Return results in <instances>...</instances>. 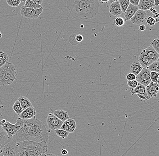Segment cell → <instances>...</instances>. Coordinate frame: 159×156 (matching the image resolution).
Here are the masks:
<instances>
[{"instance_id":"1","label":"cell","mask_w":159,"mask_h":156,"mask_svg":"<svg viewBox=\"0 0 159 156\" xmlns=\"http://www.w3.org/2000/svg\"><path fill=\"white\" fill-rule=\"evenodd\" d=\"M49 133L44 124L35 117L23 120L21 128L12 138L16 143L30 141L36 142H47Z\"/></svg>"},{"instance_id":"39","label":"cell","mask_w":159,"mask_h":156,"mask_svg":"<svg viewBox=\"0 0 159 156\" xmlns=\"http://www.w3.org/2000/svg\"><path fill=\"white\" fill-rule=\"evenodd\" d=\"M31 1H32L35 3L37 4L40 5H41L43 2V0H31Z\"/></svg>"},{"instance_id":"16","label":"cell","mask_w":159,"mask_h":156,"mask_svg":"<svg viewBox=\"0 0 159 156\" xmlns=\"http://www.w3.org/2000/svg\"><path fill=\"white\" fill-rule=\"evenodd\" d=\"M154 7L155 3L154 0H140L138 6L139 10L144 11L149 10Z\"/></svg>"},{"instance_id":"13","label":"cell","mask_w":159,"mask_h":156,"mask_svg":"<svg viewBox=\"0 0 159 156\" xmlns=\"http://www.w3.org/2000/svg\"><path fill=\"white\" fill-rule=\"evenodd\" d=\"M76 127V122L74 119L68 118L66 121L63 122V124L60 129L69 133H73L75 131Z\"/></svg>"},{"instance_id":"44","label":"cell","mask_w":159,"mask_h":156,"mask_svg":"<svg viewBox=\"0 0 159 156\" xmlns=\"http://www.w3.org/2000/svg\"><path fill=\"white\" fill-rule=\"evenodd\" d=\"M45 156H57L55 154H45Z\"/></svg>"},{"instance_id":"34","label":"cell","mask_w":159,"mask_h":156,"mask_svg":"<svg viewBox=\"0 0 159 156\" xmlns=\"http://www.w3.org/2000/svg\"><path fill=\"white\" fill-rule=\"evenodd\" d=\"M138 83L136 80H128L127 84L130 88H135L138 86Z\"/></svg>"},{"instance_id":"22","label":"cell","mask_w":159,"mask_h":156,"mask_svg":"<svg viewBox=\"0 0 159 156\" xmlns=\"http://www.w3.org/2000/svg\"><path fill=\"white\" fill-rule=\"evenodd\" d=\"M17 100L19 102L23 110H25L28 107H33L32 104L29 99L25 96H21L18 98Z\"/></svg>"},{"instance_id":"33","label":"cell","mask_w":159,"mask_h":156,"mask_svg":"<svg viewBox=\"0 0 159 156\" xmlns=\"http://www.w3.org/2000/svg\"><path fill=\"white\" fill-rule=\"evenodd\" d=\"M159 38H156L151 43V46L153 47L154 49L157 51V52L159 53Z\"/></svg>"},{"instance_id":"14","label":"cell","mask_w":159,"mask_h":156,"mask_svg":"<svg viewBox=\"0 0 159 156\" xmlns=\"http://www.w3.org/2000/svg\"><path fill=\"white\" fill-rule=\"evenodd\" d=\"M36 111L34 107H28L24 110L22 113L19 116L18 118L23 120H28L35 117Z\"/></svg>"},{"instance_id":"17","label":"cell","mask_w":159,"mask_h":156,"mask_svg":"<svg viewBox=\"0 0 159 156\" xmlns=\"http://www.w3.org/2000/svg\"><path fill=\"white\" fill-rule=\"evenodd\" d=\"M139 10L138 6H134L130 3L128 8L124 13V20L128 21L131 19Z\"/></svg>"},{"instance_id":"37","label":"cell","mask_w":159,"mask_h":156,"mask_svg":"<svg viewBox=\"0 0 159 156\" xmlns=\"http://www.w3.org/2000/svg\"><path fill=\"white\" fill-rule=\"evenodd\" d=\"M75 39L77 42H80L83 40V37L81 35L77 34V35L75 36Z\"/></svg>"},{"instance_id":"46","label":"cell","mask_w":159,"mask_h":156,"mask_svg":"<svg viewBox=\"0 0 159 156\" xmlns=\"http://www.w3.org/2000/svg\"><path fill=\"white\" fill-rule=\"evenodd\" d=\"M3 131V129H2V126H1V125H0V133H1V132L2 131Z\"/></svg>"},{"instance_id":"4","label":"cell","mask_w":159,"mask_h":156,"mask_svg":"<svg viewBox=\"0 0 159 156\" xmlns=\"http://www.w3.org/2000/svg\"><path fill=\"white\" fill-rule=\"evenodd\" d=\"M17 75L16 69L12 63L8 62L0 67V86L11 85Z\"/></svg>"},{"instance_id":"47","label":"cell","mask_w":159,"mask_h":156,"mask_svg":"<svg viewBox=\"0 0 159 156\" xmlns=\"http://www.w3.org/2000/svg\"><path fill=\"white\" fill-rule=\"evenodd\" d=\"M27 0H20L21 2H25Z\"/></svg>"},{"instance_id":"45","label":"cell","mask_w":159,"mask_h":156,"mask_svg":"<svg viewBox=\"0 0 159 156\" xmlns=\"http://www.w3.org/2000/svg\"><path fill=\"white\" fill-rule=\"evenodd\" d=\"M118 0H109V2L110 3H112V2H116V1H118Z\"/></svg>"},{"instance_id":"20","label":"cell","mask_w":159,"mask_h":156,"mask_svg":"<svg viewBox=\"0 0 159 156\" xmlns=\"http://www.w3.org/2000/svg\"><path fill=\"white\" fill-rule=\"evenodd\" d=\"M51 113L55 117L58 118L61 121L64 122L69 118L68 113L62 110H57L56 111L52 110Z\"/></svg>"},{"instance_id":"8","label":"cell","mask_w":159,"mask_h":156,"mask_svg":"<svg viewBox=\"0 0 159 156\" xmlns=\"http://www.w3.org/2000/svg\"><path fill=\"white\" fill-rule=\"evenodd\" d=\"M150 73L151 71L148 68H143L140 73L136 75V80L138 83L146 87L151 82Z\"/></svg>"},{"instance_id":"6","label":"cell","mask_w":159,"mask_h":156,"mask_svg":"<svg viewBox=\"0 0 159 156\" xmlns=\"http://www.w3.org/2000/svg\"><path fill=\"white\" fill-rule=\"evenodd\" d=\"M0 156H19L17 143L11 139L0 149Z\"/></svg>"},{"instance_id":"27","label":"cell","mask_w":159,"mask_h":156,"mask_svg":"<svg viewBox=\"0 0 159 156\" xmlns=\"http://www.w3.org/2000/svg\"><path fill=\"white\" fill-rule=\"evenodd\" d=\"M159 60H158L151 64L147 68H148L151 72L154 71L159 73Z\"/></svg>"},{"instance_id":"42","label":"cell","mask_w":159,"mask_h":156,"mask_svg":"<svg viewBox=\"0 0 159 156\" xmlns=\"http://www.w3.org/2000/svg\"><path fill=\"white\" fill-rule=\"evenodd\" d=\"M155 7H158L159 4V0H154Z\"/></svg>"},{"instance_id":"49","label":"cell","mask_w":159,"mask_h":156,"mask_svg":"<svg viewBox=\"0 0 159 156\" xmlns=\"http://www.w3.org/2000/svg\"><path fill=\"white\" fill-rule=\"evenodd\" d=\"M45 154H42L40 155L39 156H45Z\"/></svg>"},{"instance_id":"3","label":"cell","mask_w":159,"mask_h":156,"mask_svg":"<svg viewBox=\"0 0 159 156\" xmlns=\"http://www.w3.org/2000/svg\"><path fill=\"white\" fill-rule=\"evenodd\" d=\"M19 156H39L45 154L48 146L46 142L25 141L17 143Z\"/></svg>"},{"instance_id":"41","label":"cell","mask_w":159,"mask_h":156,"mask_svg":"<svg viewBox=\"0 0 159 156\" xmlns=\"http://www.w3.org/2000/svg\"><path fill=\"white\" fill-rule=\"evenodd\" d=\"M139 29L140 30L142 31H143L146 30V26L144 25H140Z\"/></svg>"},{"instance_id":"21","label":"cell","mask_w":159,"mask_h":156,"mask_svg":"<svg viewBox=\"0 0 159 156\" xmlns=\"http://www.w3.org/2000/svg\"><path fill=\"white\" fill-rule=\"evenodd\" d=\"M143 69V66L140 64L139 61H135L130 66V72L131 73L134 74L136 76L140 73Z\"/></svg>"},{"instance_id":"23","label":"cell","mask_w":159,"mask_h":156,"mask_svg":"<svg viewBox=\"0 0 159 156\" xmlns=\"http://www.w3.org/2000/svg\"><path fill=\"white\" fill-rule=\"evenodd\" d=\"M11 140L6 131L4 130L2 131L0 133V149Z\"/></svg>"},{"instance_id":"11","label":"cell","mask_w":159,"mask_h":156,"mask_svg":"<svg viewBox=\"0 0 159 156\" xmlns=\"http://www.w3.org/2000/svg\"><path fill=\"white\" fill-rule=\"evenodd\" d=\"M147 17L146 11L139 9L130 20L133 24H141L146 20Z\"/></svg>"},{"instance_id":"9","label":"cell","mask_w":159,"mask_h":156,"mask_svg":"<svg viewBox=\"0 0 159 156\" xmlns=\"http://www.w3.org/2000/svg\"><path fill=\"white\" fill-rule=\"evenodd\" d=\"M47 123L50 130L55 131L61 128L63 122L51 113L48 114L47 118Z\"/></svg>"},{"instance_id":"28","label":"cell","mask_w":159,"mask_h":156,"mask_svg":"<svg viewBox=\"0 0 159 156\" xmlns=\"http://www.w3.org/2000/svg\"><path fill=\"white\" fill-rule=\"evenodd\" d=\"M55 132L56 134L58 136V137H61L62 139H65L69 135V132L66 131L64 130H61V129H57L55 130Z\"/></svg>"},{"instance_id":"26","label":"cell","mask_w":159,"mask_h":156,"mask_svg":"<svg viewBox=\"0 0 159 156\" xmlns=\"http://www.w3.org/2000/svg\"><path fill=\"white\" fill-rule=\"evenodd\" d=\"M12 108L14 112H16V114H17L18 116H19L24 110L22 107L21 106L18 100H17L15 102Z\"/></svg>"},{"instance_id":"15","label":"cell","mask_w":159,"mask_h":156,"mask_svg":"<svg viewBox=\"0 0 159 156\" xmlns=\"http://www.w3.org/2000/svg\"><path fill=\"white\" fill-rule=\"evenodd\" d=\"M109 12L111 15L115 16H118L123 13L119 1H116L110 4Z\"/></svg>"},{"instance_id":"36","label":"cell","mask_w":159,"mask_h":156,"mask_svg":"<svg viewBox=\"0 0 159 156\" xmlns=\"http://www.w3.org/2000/svg\"><path fill=\"white\" fill-rule=\"evenodd\" d=\"M136 76L133 73H129L126 76V78L127 80H136Z\"/></svg>"},{"instance_id":"40","label":"cell","mask_w":159,"mask_h":156,"mask_svg":"<svg viewBox=\"0 0 159 156\" xmlns=\"http://www.w3.org/2000/svg\"><path fill=\"white\" fill-rule=\"evenodd\" d=\"M68 154V151L66 149H62L61 150V155L62 156L66 155Z\"/></svg>"},{"instance_id":"10","label":"cell","mask_w":159,"mask_h":156,"mask_svg":"<svg viewBox=\"0 0 159 156\" xmlns=\"http://www.w3.org/2000/svg\"><path fill=\"white\" fill-rule=\"evenodd\" d=\"M130 92L132 95L137 94L138 97L144 102L149 100L148 97L146 92V87L140 83H138V86L135 88H130Z\"/></svg>"},{"instance_id":"48","label":"cell","mask_w":159,"mask_h":156,"mask_svg":"<svg viewBox=\"0 0 159 156\" xmlns=\"http://www.w3.org/2000/svg\"><path fill=\"white\" fill-rule=\"evenodd\" d=\"M2 34L1 33V31H0V38H2Z\"/></svg>"},{"instance_id":"29","label":"cell","mask_w":159,"mask_h":156,"mask_svg":"<svg viewBox=\"0 0 159 156\" xmlns=\"http://www.w3.org/2000/svg\"><path fill=\"white\" fill-rule=\"evenodd\" d=\"M118 1H119L120 7H121L122 12L124 13L129 7V5L130 4V2H129V0H118Z\"/></svg>"},{"instance_id":"24","label":"cell","mask_w":159,"mask_h":156,"mask_svg":"<svg viewBox=\"0 0 159 156\" xmlns=\"http://www.w3.org/2000/svg\"><path fill=\"white\" fill-rule=\"evenodd\" d=\"M9 62L8 56L4 51H0V67Z\"/></svg>"},{"instance_id":"19","label":"cell","mask_w":159,"mask_h":156,"mask_svg":"<svg viewBox=\"0 0 159 156\" xmlns=\"http://www.w3.org/2000/svg\"><path fill=\"white\" fill-rule=\"evenodd\" d=\"M138 61L143 66V68H147L152 63L144 50L142 51L139 55Z\"/></svg>"},{"instance_id":"5","label":"cell","mask_w":159,"mask_h":156,"mask_svg":"<svg viewBox=\"0 0 159 156\" xmlns=\"http://www.w3.org/2000/svg\"><path fill=\"white\" fill-rule=\"evenodd\" d=\"M0 125L4 131L7 133L10 139H11L22 127L23 120L18 118L16 124H12L5 119H3L0 122Z\"/></svg>"},{"instance_id":"35","label":"cell","mask_w":159,"mask_h":156,"mask_svg":"<svg viewBox=\"0 0 159 156\" xmlns=\"http://www.w3.org/2000/svg\"><path fill=\"white\" fill-rule=\"evenodd\" d=\"M147 24L150 26L154 25L156 24V20L152 16H149L147 17L146 20Z\"/></svg>"},{"instance_id":"30","label":"cell","mask_w":159,"mask_h":156,"mask_svg":"<svg viewBox=\"0 0 159 156\" xmlns=\"http://www.w3.org/2000/svg\"><path fill=\"white\" fill-rule=\"evenodd\" d=\"M159 74L157 72L152 71L150 73L151 81L153 83H159Z\"/></svg>"},{"instance_id":"7","label":"cell","mask_w":159,"mask_h":156,"mask_svg":"<svg viewBox=\"0 0 159 156\" xmlns=\"http://www.w3.org/2000/svg\"><path fill=\"white\" fill-rule=\"evenodd\" d=\"M43 11V8L42 7L38 9H34L26 7L24 6H22L20 9V14L22 16L29 19H34L38 18L40 15Z\"/></svg>"},{"instance_id":"25","label":"cell","mask_w":159,"mask_h":156,"mask_svg":"<svg viewBox=\"0 0 159 156\" xmlns=\"http://www.w3.org/2000/svg\"><path fill=\"white\" fill-rule=\"evenodd\" d=\"M24 6L26 7L34 9H38L42 7L41 5L37 4L34 2H33L31 1V0H27L25 2Z\"/></svg>"},{"instance_id":"2","label":"cell","mask_w":159,"mask_h":156,"mask_svg":"<svg viewBox=\"0 0 159 156\" xmlns=\"http://www.w3.org/2000/svg\"><path fill=\"white\" fill-rule=\"evenodd\" d=\"M99 0H68L66 8L76 20L91 19L98 13Z\"/></svg>"},{"instance_id":"31","label":"cell","mask_w":159,"mask_h":156,"mask_svg":"<svg viewBox=\"0 0 159 156\" xmlns=\"http://www.w3.org/2000/svg\"><path fill=\"white\" fill-rule=\"evenodd\" d=\"M114 22L115 25L120 27H122L124 25V24H125V20L123 18L121 17H117L114 20Z\"/></svg>"},{"instance_id":"12","label":"cell","mask_w":159,"mask_h":156,"mask_svg":"<svg viewBox=\"0 0 159 156\" xmlns=\"http://www.w3.org/2000/svg\"><path fill=\"white\" fill-rule=\"evenodd\" d=\"M146 89L149 99L157 97L159 93V83H153L151 81L148 85L146 86Z\"/></svg>"},{"instance_id":"32","label":"cell","mask_w":159,"mask_h":156,"mask_svg":"<svg viewBox=\"0 0 159 156\" xmlns=\"http://www.w3.org/2000/svg\"><path fill=\"white\" fill-rule=\"evenodd\" d=\"M7 3L10 7H16L21 3L20 0H7Z\"/></svg>"},{"instance_id":"38","label":"cell","mask_w":159,"mask_h":156,"mask_svg":"<svg viewBox=\"0 0 159 156\" xmlns=\"http://www.w3.org/2000/svg\"><path fill=\"white\" fill-rule=\"evenodd\" d=\"M130 3L135 6H138L140 0H129Z\"/></svg>"},{"instance_id":"18","label":"cell","mask_w":159,"mask_h":156,"mask_svg":"<svg viewBox=\"0 0 159 156\" xmlns=\"http://www.w3.org/2000/svg\"><path fill=\"white\" fill-rule=\"evenodd\" d=\"M143 50L152 63L158 60L159 53L157 52V51L154 49L151 46L147 48H144Z\"/></svg>"},{"instance_id":"43","label":"cell","mask_w":159,"mask_h":156,"mask_svg":"<svg viewBox=\"0 0 159 156\" xmlns=\"http://www.w3.org/2000/svg\"><path fill=\"white\" fill-rule=\"evenodd\" d=\"M99 2H101V3H107L108 2H109V0H99Z\"/></svg>"}]
</instances>
